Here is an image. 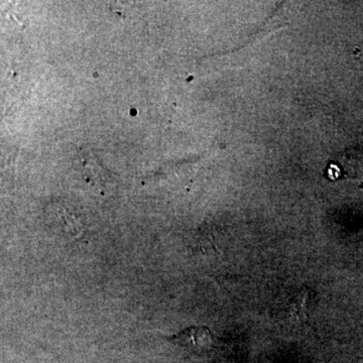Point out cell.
<instances>
[{
	"label": "cell",
	"mask_w": 363,
	"mask_h": 363,
	"mask_svg": "<svg viewBox=\"0 0 363 363\" xmlns=\"http://www.w3.org/2000/svg\"><path fill=\"white\" fill-rule=\"evenodd\" d=\"M172 343L195 350H208L213 347L215 337L208 327H190L180 333L167 338Z\"/></svg>",
	"instance_id": "obj_1"
},
{
	"label": "cell",
	"mask_w": 363,
	"mask_h": 363,
	"mask_svg": "<svg viewBox=\"0 0 363 363\" xmlns=\"http://www.w3.org/2000/svg\"><path fill=\"white\" fill-rule=\"evenodd\" d=\"M82 152L83 155L81 160H82L84 169H87V178L88 176H89L91 182L94 183L95 185L100 186V187L108 183V182H107L108 181V177H107L104 169H102L99 164H96L94 157H92V155H87V150H83Z\"/></svg>",
	"instance_id": "obj_2"
},
{
	"label": "cell",
	"mask_w": 363,
	"mask_h": 363,
	"mask_svg": "<svg viewBox=\"0 0 363 363\" xmlns=\"http://www.w3.org/2000/svg\"><path fill=\"white\" fill-rule=\"evenodd\" d=\"M307 300L308 293L307 290H303L302 292L298 294L297 301H296L295 310L296 315L300 317L301 319L309 320V317L307 315Z\"/></svg>",
	"instance_id": "obj_3"
}]
</instances>
